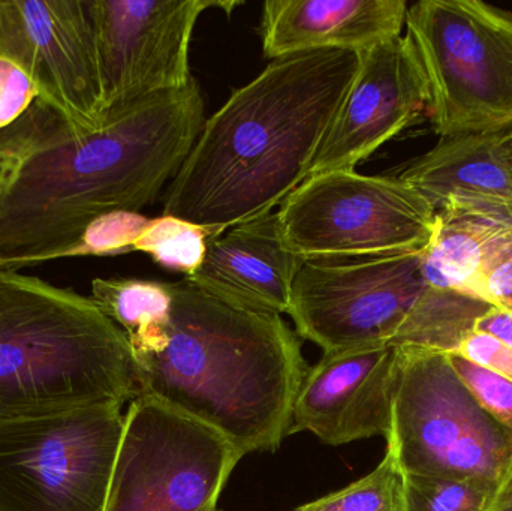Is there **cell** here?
Masks as SVG:
<instances>
[{"instance_id":"6da1fadb","label":"cell","mask_w":512,"mask_h":511,"mask_svg":"<svg viewBox=\"0 0 512 511\" xmlns=\"http://www.w3.org/2000/svg\"><path fill=\"white\" fill-rule=\"evenodd\" d=\"M204 111L197 80L93 131L38 99L0 131V270L59 260L99 216L155 203L191 153Z\"/></svg>"},{"instance_id":"7a4b0ae2","label":"cell","mask_w":512,"mask_h":511,"mask_svg":"<svg viewBox=\"0 0 512 511\" xmlns=\"http://www.w3.org/2000/svg\"><path fill=\"white\" fill-rule=\"evenodd\" d=\"M360 65L346 50L271 60L204 122L162 215L215 236L274 212L309 177Z\"/></svg>"},{"instance_id":"3957f363","label":"cell","mask_w":512,"mask_h":511,"mask_svg":"<svg viewBox=\"0 0 512 511\" xmlns=\"http://www.w3.org/2000/svg\"><path fill=\"white\" fill-rule=\"evenodd\" d=\"M168 287L164 342L137 359L141 395L216 429L242 456L276 452L309 371L297 333L280 315L237 308L188 279Z\"/></svg>"},{"instance_id":"277c9868","label":"cell","mask_w":512,"mask_h":511,"mask_svg":"<svg viewBox=\"0 0 512 511\" xmlns=\"http://www.w3.org/2000/svg\"><path fill=\"white\" fill-rule=\"evenodd\" d=\"M141 371L92 297L0 270V423L132 402Z\"/></svg>"},{"instance_id":"5b68a950","label":"cell","mask_w":512,"mask_h":511,"mask_svg":"<svg viewBox=\"0 0 512 511\" xmlns=\"http://www.w3.org/2000/svg\"><path fill=\"white\" fill-rule=\"evenodd\" d=\"M406 36L429 84L442 138L512 129V17L480 0H421Z\"/></svg>"},{"instance_id":"8992f818","label":"cell","mask_w":512,"mask_h":511,"mask_svg":"<svg viewBox=\"0 0 512 511\" xmlns=\"http://www.w3.org/2000/svg\"><path fill=\"white\" fill-rule=\"evenodd\" d=\"M276 215L283 246L304 261L421 252L438 222V213L414 186L355 170L307 177Z\"/></svg>"},{"instance_id":"52a82bcc","label":"cell","mask_w":512,"mask_h":511,"mask_svg":"<svg viewBox=\"0 0 512 511\" xmlns=\"http://www.w3.org/2000/svg\"><path fill=\"white\" fill-rule=\"evenodd\" d=\"M387 446L406 476L478 480L493 485L512 434L463 386L450 354L400 345Z\"/></svg>"},{"instance_id":"ba28073f","label":"cell","mask_w":512,"mask_h":511,"mask_svg":"<svg viewBox=\"0 0 512 511\" xmlns=\"http://www.w3.org/2000/svg\"><path fill=\"white\" fill-rule=\"evenodd\" d=\"M122 408L0 423V511H104Z\"/></svg>"},{"instance_id":"9c48e42d","label":"cell","mask_w":512,"mask_h":511,"mask_svg":"<svg viewBox=\"0 0 512 511\" xmlns=\"http://www.w3.org/2000/svg\"><path fill=\"white\" fill-rule=\"evenodd\" d=\"M243 456L152 396L129 404L104 511H215Z\"/></svg>"},{"instance_id":"30bf717a","label":"cell","mask_w":512,"mask_h":511,"mask_svg":"<svg viewBox=\"0 0 512 511\" xmlns=\"http://www.w3.org/2000/svg\"><path fill=\"white\" fill-rule=\"evenodd\" d=\"M426 284L421 252L306 261L292 284L297 335L324 351L393 345Z\"/></svg>"},{"instance_id":"8fae6325","label":"cell","mask_w":512,"mask_h":511,"mask_svg":"<svg viewBox=\"0 0 512 511\" xmlns=\"http://www.w3.org/2000/svg\"><path fill=\"white\" fill-rule=\"evenodd\" d=\"M239 5L218 0H87L104 122L150 96L186 89L195 80L189 47L198 18L209 8L230 15Z\"/></svg>"},{"instance_id":"7c38bea8","label":"cell","mask_w":512,"mask_h":511,"mask_svg":"<svg viewBox=\"0 0 512 511\" xmlns=\"http://www.w3.org/2000/svg\"><path fill=\"white\" fill-rule=\"evenodd\" d=\"M0 56L72 125H104V95L87 0H0Z\"/></svg>"},{"instance_id":"4fadbf2b","label":"cell","mask_w":512,"mask_h":511,"mask_svg":"<svg viewBox=\"0 0 512 511\" xmlns=\"http://www.w3.org/2000/svg\"><path fill=\"white\" fill-rule=\"evenodd\" d=\"M429 84L408 36L361 53L360 71L322 141L309 177L355 170L414 125L429 107Z\"/></svg>"},{"instance_id":"5bb4252c","label":"cell","mask_w":512,"mask_h":511,"mask_svg":"<svg viewBox=\"0 0 512 511\" xmlns=\"http://www.w3.org/2000/svg\"><path fill=\"white\" fill-rule=\"evenodd\" d=\"M397 363L393 345L324 351L301 384L289 435L312 432L330 446L387 437Z\"/></svg>"},{"instance_id":"9a60e30c","label":"cell","mask_w":512,"mask_h":511,"mask_svg":"<svg viewBox=\"0 0 512 511\" xmlns=\"http://www.w3.org/2000/svg\"><path fill=\"white\" fill-rule=\"evenodd\" d=\"M304 263L283 246L271 212L210 237L203 264L185 279L237 308L282 315Z\"/></svg>"},{"instance_id":"2e32d148","label":"cell","mask_w":512,"mask_h":511,"mask_svg":"<svg viewBox=\"0 0 512 511\" xmlns=\"http://www.w3.org/2000/svg\"><path fill=\"white\" fill-rule=\"evenodd\" d=\"M405 0H268L262 6L267 59L318 50L364 53L402 36Z\"/></svg>"},{"instance_id":"e0dca14e","label":"cell","mask_w":512,"mask_h":511,"mask_svg":"<svg viewBox=\"0 0 512 511\" xmlns=\"http://www.w3.org/2000/svg\"><path fill=\"white\" fill-rule=\"evenodd\" d=\"M501 134L442 138L397 177L414 186L436 213L512 219V174L499 152Z\"/></svg>"},{"instance_id":"ac0fdd59","label":"cell","mask_w":512,"mask_h":511,"mask_svg":"<svg viewBox=\"0 0 512 511\" xmlns=\"http://www.w3.org/2000/svg\"><path fill=\"white\" fill-rule=\"evenodd\" d=\"M511 225V218L487 213H438L435 234L421 251V273L426 287L474 296L484 257Z\"/></svg>"},{"instance_id":"d6986e66","label":"cell","mask_w":512,"mask_h":511,"mask_svg":"<svg viewBox=\"0 0 512 511\" xmlns=\"http://www.w3.org/2000/svg\"><path fill=\"white\" fill-rule=\"evenodd\" d=\"M92 299L122 329L135 360L161 345L171 317L173 296L164 282L128 278H96Z\"/></svg>"},{"instance_id":"ffe728a7","label":"cell","mask_w":512,"mask_h":511,"mask_svg":"<svg viewBox=\"0 0 512 511\" xmlns=\"http://www.w3.org/2000/svg\"><path fill=\"white\" fill-rule=\"evenodd\" d=\"M294 511H406L405 473L396 453L387 446L384 459L372 473Z\"/></svg>"},{"instance_id":"44dd1931","label":"cell","mask_w":512,"mask_h":511,"mask_svg":"<svg viewBox=\"0 0 512 511\" xmlns=\"http://www.w3.org/2000/svg\"><path fill=\"white\" fill-rule=\"evenodd\" d=\"M212 234L206 228L174 216L150 219L134 245V252L150 255L164 269L194 275L204 258Z\"/></svg>"},{"instance_id":"7402d4cb","label":"cell","mask_w":512,"mask_h":511,"mask_svg":"<svg viewBox=\"0 0 512 511\" xmlns=\"http://www.w3.org/2000/svg\"><path fill=\"white\" fill-rule=\"evenodd\" d=\"M406 511H484L492 486L478 480L406 476Z\"/></svg>"},{"instance_id":"603a6c76","label":"cell","mask_w":512,"mask_h":511,"mask_svg":"<svg viewBox=\"0 0 512 511\" xmlns=\"http://www.w3.org/2000/svg\"><path fill=\"white\" fill-rule=\"evenodd\" d=\"M150 219L132 210L105 213L92 222L83 236L60 254L63 258L116 257L131 254Z\"/></svg>"},{"instance_id":"cb8c5ba5","label":"cell","mask_w":512,"mask_h":511,"mask_svg":"<svg viewBox=\"0 0 512 511\" xmlns=\"http://www.w3.org/2000/svg\"><path fill=\"white\" fill-rule=\"evenodd\" d=\"M450 359L475 402L512 434V381L454 354Z\"/></svg>"},{"instance_id":"d4e9b609","label":"cell","mask_w":512,"mask_h":511,"mask_svg":"<svg viewBox=\"0 0 512 511\" xmlns=\"http://www.w3.org/2000/svg\"><path fill=\"white\" fill-rule=\"evenodd\" d=\"M38 99L41 90L21 66L0 56V131L17 122Z\"/></svg>"},{"instance_id":"484cf974","label":"cell","mask_w":512,"mask_h":511,"mask_svg":"<svg viewBox=\"0 0 512 511\" xmlns=\"http://www.w3.org/2000/svg\"><path fill=\"white\" fill-rule=\"evenodd\" d=\"M451 354L512 381V348L489 333L469 330Z\"/></svg>"},{"instance_id":"4316f807","label":"cell","mask_w":512,"mask_h":511,"mask_svg":"<svg viewBox=\"0 0 512 511\" xmlns=\"http://www.w3.org/2000/svg\"><path fill=\"white\" fill-rule=\"evenodd\" d=\"M474 330L489 333L512 348V315L496 306L489 305L475 320Z\"/></svg>"},{"instance_id":"83f0119b","label":"cell","mask_w":512,"mask_h":511,"mask_svg":"<svg viewBox=\"0 0 512 511\" xmlns=\"http://www.w3.org/2000/svg\"><path fill=\"white\" fill-rule=\"evenodd\" d=\"M484 511H512V443L504 467L493 483Z\"/></svg>"},{"instance_id":"f1b7e54d","label":"cell","mask_w":512,"mask_h":511,"mask_svg":"<svg viewBox=\"0 0 512 511\" xmlns=\"http://www.w3.org/2000/svg\"><path fill=\"white\" fill-rule=\"evenodd\" d=\"M499 152H501L502 159H504L508 170L512 174V129L502 132L501 140H499Z\"/></svg>"},{"instance_id":"f546056e","label":"cell","mask_w":512,"mask_h":511,"mask_svg":"<svg viewBox=\"0 0 512 511\" xmlns=\"http://www.w3.org/2000/svg\"><path fill=\"white\" fill-rule=\"evenodd\" d=\"M508 314H511V315H512V312H508Z\"/></svg>"},{"instance_id":"4dcf8cb0","label":"cell","mask_w":512,"mask_h":511,"mask_svg":"<svg viewBox=\"0 0 512 511\" xmlns=\"http://www.w3.org/2000/svg\"><path fill=\"white\" fill-rule=\"evenodd\" d=\"M215 511H222V510H215Z\"/></svg>"}]
</instances>
